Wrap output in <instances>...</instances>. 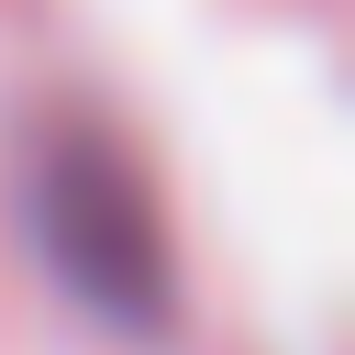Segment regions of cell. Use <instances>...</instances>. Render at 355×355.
I'll list each match as a JSON object with an SVG mask.
<instances>
[{
	"label": "cell",
	"mask_w": 355,
	"mask_h": 355,
	"mask_svg": "<svg viewBox=\"0 0 355 355\" xmlns=\"http://www.w3.org/2000/svg\"><path fill=\"white\" fill-rule=\"evenodd\" d=\"M22 233L44 255V277L111 322V333H166L178 311V266H166V222L144 166L111 144V122H44L22 155Z\"/></svg>",
	"instance_id": "obj_1"
}]
</instances>
